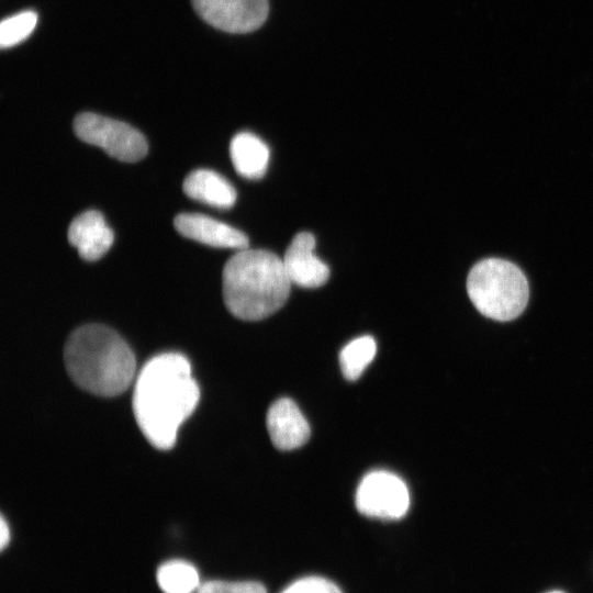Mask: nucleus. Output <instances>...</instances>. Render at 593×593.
I'll return each instance as SVG.
<instances>
[{
    "mask_svg": "<svg viewBox=\"0 0 593 593\" xmlns=\"http://www.w3.org/2000/svg\"><path fill=\"white\" fill-rule=\"evenodd\" d=\"M199 399L189 360L181 354L165 353L149 359L137 374L133 412L148 443L157 449H170Z\"/></svg>",
    "mask_w": 593,
    "mask_h": 593,
    "instance_id": "nucleus-1",
    "label": "nucleus"
},
{
    "mask_svg": "<svg viewBox=\"0 0 593 593\" xmlns=\"http://www.w3.org/2000/svg\"><path fill=\"white\" fill-rule=\"evenodd\" d=\"M64 362L79 388L100 396L121 394L136 372L130 346L115 331L100 324L83 325L69 335Z\"/></svg>",
    "mask_w": 593,
    "mask_h": 593,
    "instance_id": "nucleus-2",
    "label": "nucleus"
},
{
    "mask_svg": "<svg viewBox=\"0 0 593 593\" xmlns=\"http://www.w3.org/2000/svg\"><path fill=\"white\" fill-rule=\"evenodd\" d=\"M223 299L227 310L244 321H260L288 300L292 282L276 254L265 249H239L225 264Z\"/></svg>",
    "mask_w": 593,
    "mask_h": 593,
    "instance_id": "nucleus-3",
    "label": "nucleus"
},
{
    "mask_svg": "<svg viewBox=\"0 0 593 593\" xmlns=\"http://www.w3.org/2000/svg\"><path fill=\"white\" fill-rule=\"evenodd\" d=\"M467 291L483 316L501 322L519 316L529 296L522 270L500 258H486L475 264L468 275Z\"/></svg>",
    "mask_w": 593,
    "mask_h": 593,
    "instance_id": "nucleus-4",
    "label": "nucleus"
},
{
    "mask_svg": "<svg viewBox=\"0 0 593 593\" xmlns=\"http://www.w3.org/2000/svg\"><path fill=\"white\" fill-rule=\"evenodd\" d=\"M72 127L82 142L98 146L109 156L124 163L138 161L148 150L144 135L122 121L83 112L76 115Z\"/></svg>",
    "mask_w": 593,
    "mask_h": 593,
    "instance_id": "nucleus-5",
    "label": "nucleus"
},
{
    "mask_svg": "<svg viewBox=\"0 0 593 593\" xmlns=\"http://www.w3.org/2000/svg\"><path fill=\"white\" fill-rule=\"evenodd\" d=\"M358 512L379 519H399L410 507V493L405 482L387 470L367 473L358 484L355 496Z\"/></svg>",
    "mask_w": 593,
    "mask_h": 593,
    "instance_id": "nucleus-6",
    "label": "nucleus"
},
{
    "mask_svg": "<svg viewBox=\"0 0 593 593\" xmlns=\"http://www.w3.org/2000/svg\"><path fill=\"white\" fill-rule=\"evenodd\" d=\"M198 15L211 26L230 33L257 30L267 19L268 0H191Z\"/></svg>",
    "mask_w": 593,
    "mask_h": 593,
    "instance_id": "nucleus-7",
    "label": "nucleus"
},
{
    "mask_svg": "<svg viewBox=\"0 0 593 593\" xmlns=\"http://www.w3.org/2000/svg\"><path fill=\"white\" fill-rule=\"evenodd\" d=\"M315 237L309 232L298 233L282 258L290 281L302 288H318L329 278V268L314 254Z\"/></svg>",
    "mask_w": 593,
    "mask_h": 593,
    "instance_id": "nucleus-8",
    "label": "nucleus"
},
{
    "mask_svg": "<svg viewBox=\"0 0 593 593\" xmlns=\"http://www.w3.org/2000/svg\"><path fill=\"white\" fill-rule=\"evenodd\" d=\"M271 443L280 450L303 446L310 438V425L294 401L282 398L275 401L266 416Z\"/></svg>",
    "mask_w": 593,
    "mask_h": 593,
    "instance_id": "nucleus-9",
    "label": "nucleus"
},
{
    "mask_svg": "<svg viewBox=\"0 0 593 593\" xmlns=\"http://www.w3.org/2000/svg\"><path fill=\"white\" fill-rule=\"evenodd\" d=\"M182 236L220 248L245 249L248 237L239 230L200 213H180L174 220Z\"/></svg>",
    "mask_w": 593,
    "mask_h": 593,
    "instance_id": "nucleus-10",
    "label": "nucleus"
},
{
    "mask_svg": "<svg viewBox=\"0 0 593 593\" xmlns=\"http://www.w3.org/2000/svg\"><path fill=\"white\" fill-rule=\"evenodd\" d=\"M67 237L87 261L100 259L114 240L113 231L97 210H87L76 216L68 227Z\"/></svg>",
    "mask_w": 593,
    "mask_h": 593,
    "instance_id": "nucleus-11",
    "label": "nucleus"
},
{
    "mask_svg": "<svg viewBox=\"0 0 593 593\" xmlns=\"http://www.w3.org/2000/svg\"><path fill=\"white\" fill-rule=\"evenodd\" d=\"M183 192L192 200L217 209H230L237 193L232 183L210 169H195L183 180Z\"/></svg>",
    "mask_w": 593,
    "mask_h": 593,
    "instance_id": "nucleus-12",
    "label": "nucleus"
},
{
    "mask_svg": "<svg viewBox=\"0 0 593 593\" xmlns=\"http://www.w3.org/2000/svg\"><path fill=\"white\" fill-rule=\"evenodd\" d=\"M230 155L235 170L244 178L259 179L268 168L269 148L264 141L249 132L236 134L230 144Z\"/></svg>",
    "mask_w": 593,
    "mask_h": 593,
    "instance_id": "nucleus-13",
    "label": "nucleus"
},
{
    "mask_svg": "<svg viewBox=\"0 0 593 593\" xmlns=\"http://www.w3.org/2000/svg\"><path fill=\"white\" fill-rule=\"evenodd\" d=\"M157 583L165 593H193L200 586V579L191 563L171 560L158 568Z\"/></svg>",
    "mask_w": 593,
    "mask_h": 593,
    "instance_id": "nucleus-14",
    "label": "nucleus"
},
{
    "mask_svg": "<svg viewBox=\"0 0 593 593\" xmlns=\"http://www.w3.org/2000/svg\"><path fill=\"white\" fill-rule=\"evenodd\" d=\"M377 353L372 336L363 335L350 340L339 353V365L347 380H357L371 363Z\"/></svg>",
    "mask_w": 593,
    "mask_h": 593,
    "instance_id": "nucleus-15",
    "label": "nucleus"
},
{
    "mask_svg": "<svg viewBox=\"0 0 593 593\" xmlns=\"http://www.w3.org/2000/svg\"><path fill=\"white\" fill-rule=\"evenodd\" d=\"M37 23V14L34 11H22L2 20L0 24V46L12 47L34 31Z\"/></svg>",
    "mask_w": 593,
    "mask_h": 593,
    "instance_id": "nucleus-16",
    "label": "nucleus"
},
{
    "mask_svg": "<svg viewBox=\"0 0 593 593\" xmlns=\"http://www.w3.org/2000/svg\"><path fill=\"white\" fill-rule=\"evenodd\" d=\"M197 593H267L266 588L255 581L211 580L200 584Z\"/></svg>",
    "mask_w": 593,
    "mask_h": 593,
    "instance_id": "nucleus-17",
    "label": "nucleus"
},
{
    "mask_svg": "<svg viewBox=\"0 0 593 593\" xmlns=\"http://www.w3.org/2000/svg\"><path fill=\"white\" fill-rule=\"evenodd\" d=\"M281 593H342L336 584L320 577H305L287 586Z\"/></svg>",
    "mask_w": 593,
    "mask_h": 593,
    "instance_id": "nucleus-18",
    "label": "nucleus"
},
{
    "mask_svg": "<svg viewBox=\"0 0 593 593\" xmlns=\"http://www.w3.org/2000/svg\"><path fill=\"white\" fill-rule=\"evenodd\" d=\"M0 522V548L3 550L10 541V529L3 516H1Z\"/></svg>",
    "mask_w": 593,
    "mask_h": 593,
    "instance_id": "nucleus-19",
    "label": "nucleus"
},
{
    "mask_svg": "<svg viewBox=\"0 0 593 593\" xmlns=\"http://www.w3.org/2000/svg\"><path fill=\"white\" fill-rule=\"evenodd\" d=\"M548 593H563L561 591H551V592H548Z\"/></svg>",
    "mask_w": 593,
    "mask_h": 593,
    "instance_id": "nucleus-20",
    "label": "nucleus"
}]
</instances>
